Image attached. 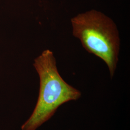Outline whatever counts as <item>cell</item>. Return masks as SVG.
Returning <instances> with one entry per match:
<instances>
[{"label": "cell", "instance_id": "1", "mask_svg": "<svg viewBox=\"0 0 130 130\" xmlns=\"http://www.w3.org/2000/svg\"><path fill=\"white\" fill-rule=\"evenodd\" d=\"M33 66L40 78L37 102L21 130H36L51 118L62 105L81 96V93L67 83L59 74L53 53L46 50L35 60Z\"/></svg>", "mask_w": 130, "mask_h": 130}, {"label": "cell", "instance_id": "2", "mask_svg": "<svg viewBox=\"0 0 130 130\" xmlns=\"http://www.w3.org/2000/svg\"><path fill=\"white\" fill-rule=\"evenodd\" d=\"M72 33L84 48L104 61L111 78L119 60L120 39L116 25L111 19L92 10L71 19Z\"/></svg>", "mask_w": 130, "mask_h": 130}]
</instances>
